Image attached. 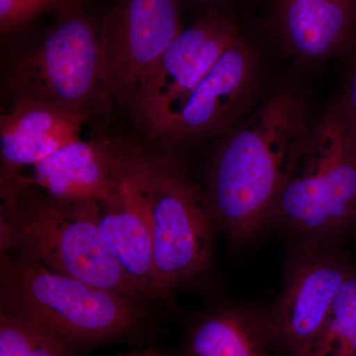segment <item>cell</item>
<instances>
[{
  "label": "cell",
  "mask_w": 356,
  "mask_h": 356,
  "mask_svg": "<svg viewBox=\"0 0 356 356\" xmlns=\"http://www.w3.org/2000/svg\"><path fill=\"white\" fill-rule=\"evenodd\" d=\"M312 131L298 96L280 91L213 147L199 182L234 247L252 242L274 221Z\"/></svg>",
  "instance_id": "6da1fadb"
},
{
  "label": "cell",
  "mask_w": 356,
  "mask_h": 356,
  "mask_svg": "<svg viewBox=\"0 0 356 356\" xmlns=\"http://www.w3.org/2000/svg\"><path fill=\"white\" fill-rule=\"evenodd\" d=\"M0 309L39 325L79 355L110 344L143 346L156 330L154 306L6 250H0Z\"/></svg>",
  "instance_id": "7a4b0ae2"
},
{
  "label": "cell",
  "mask_w": 356,
  "mask_h": 356,
  "mask_svg": "<svg viewBox=\"0 0 356 356\" xmlns=\"http://www.w3.org/2000/svg\"><path fill=\"white\" fill-rule=\"evenodd\" d=\"M0 250L49 270L156 306L136 285L103 240L95 200H64L19 175L0 182Z\"/></svg>",
  "instance_id": "3957f363"
},
{
  "label": "cell",
  "mask_w": 356,
  "mask_h": 356,
  "mask_svg": "<svg viewBox=\"0 0 356 356\" xmlns=\"http://www.w3.org/2000/svg\"><path fill=\"white\" fill-rule=\"evenodd\" d=\"M144 165L154 266L163 305L170 306L178 290L209 273L219 229L180 154L144 151Z\"/></svg>",
  "instance_id": "277c9868"
},
{
  "label": "cell",
  "mask_w": 356,
  "mask_h": 356,
  "mask_svg": "<svg viewBox=\"0 0 356 356\" xmlns=\"http://www.w3.org/2000/svg\"><path fill=\"white\" fill-rule=\"evenodd\" d=\"M274 221L299 240L337 243L356 229V131L339 105L313 128Z\"/></svg>",
  "instance_id": "5b68a950"
},
{
  "label": "cell",
  "mask_w": 356,
  "mask_h": 356,
  "mask_svg": "<svg viewBox=\"0 0 356 356\" xmlns=\"http://www.w3.org/2000/svg\"><path fill=\"white\" fill-rule=\"evenodd\" d=\"M1 89L8 102L34 100L88 115L108 104L99 34L79 9L65 11L38 39L3 56Z\"/></svg>",
  "instance_id": "8992f818"
},
{
  "label": "cell",
  "mask_w": 356,
  "mask_h": 356,
  "mask_svg": "<svg viewBox=\"0 0 356 356\" xmlns=\"http://www.w3.org/2000/svg\"><path fill=\"white\" fill-rule=\"evenodd\" d=\"M240 36L233 18L218 9L177 35L144 76L129 107L147 138L159 142L192 91Z\"/></svg>",
  "instance_id": "52a82bcc"
},
{
  "label": "cell",
  "mask_w": 356,
  "mask_h": 356,
  "mask_svg": "<svg viewBox=\"0 0 356 356\" xmlns=\"http://www.w3.org/2000/svg\"><path fill=\"white\" fill-rule=\"evenodd\" d=\"M355 271L337 242L299 240L288 255L280 294L264 315L275 348L308 356L337 292Z\"/></svg>",
  "instance_id": "ba28073f"
},
{
  "label": "cell",
  "mask_w": 356,
  "mask_h": 356,
  "mask_svg": "<svg viewBox=\"0 0 356 356\" xmlns=\"http://www.w3.org/2000/svg\"><path fill=\"white\" fill-rule=\"evenodd\" d=\"M184 29L179 0H120L99 33L108 104L130 107L144 76Z\"/></svg>",
  "instance_id": "9c48e42d"
},
{
  "label": "cell",
  "mask_w": 356,
  "mask_h": 356,
  "mask_svg": "<svg viewBox=\"0 0 356 356\" xmlns=\"http://www.w3.org/2000/svg\"><path fill=\"white\" fill-rule=\"evenodd\" d=\"M257 79V56L240 36L192 91L156 152L179 154V147L228 132L250 104Z\"/></svg>",
  "instance_id": "30bf717a"
},
{
  "label": "cell",
  "mask_w": 356,
  "mask_h": 356,
  "mask_svg": "<svg viewBox=\"0 0 356 356\" xmlns=\"http://www.w3.org/2000/svg\"><path fill=\"white\" fill-rule=\"evenodd\" d=\"M97 203L98 225L107 247L147 298L163 305L154 266L143 149L113 192Z\"/></svg>",
  "instance_id": "8fae6325"
},
{
  "label": "cell",
  "mask_w": 356,
  "mask_h": 356,
  "mask_svg": "<svg viewBox=\"0 0 356 356\" xmlns=\"http://www.w3.org/2000/svg\"><path fill=\"white\" fill-rule=\"evenodd\" d=\"M142 149L110 139L70 143L33 166L23 184L38 186L64 200L100 201L108 197Z\"/></svg>",
  "instance_id": "7c38bea8"
},
{
  "label": "cell",
  "mask_w": 356,
  "mask_h": 356,
  "mask_svg": "<svg viewBox=\"0 0 356 356\" xmlns=\"http://www.w3.org/2000/svg\"><path fill=\"white\" fill-rule=\"evenodd\" d=\"M88 115L34 100L9 103L0 115V177L20 175L81 139Z\"/></svg>",
  "instance_id": "4fadbf2b"
},
{
  "label": "cell",
  "mask_w": 356,
  "mask_h": 356,
  "mask_svg": "<svg viewBox=\"0 0 356 356\" xmlns=\"http://www.w3.org/2000/svg\"><path fill=\"white\" fill-rule=\"evenodd\" d=\"M356 11L348 0H277L276 26L290 53L304 60L330 57L348 43Z\"/></svg>",
  "instance_id": "5bb4252c"
},
{
  "label": "cell",
  "mask_w": 356,
  "mask_h": 356,
  "mask_svg": "<svg viewBox=\"0 0 356 356\" xmlns=\"http://www.w3.org/2000/svg\"><path fill=\"white\" fill-rule=\"evenodd\" d=\"M274 348L266 316L219 305L189 321L181 346L170 356H270Z\"/></svg>",
  "instance_id": "9a60e30c"
},
{
  "label": "cell",
  "mask_w": 356,
  "mask_h": 356,
  "mask_svg": "<svg viewBox=\"0 0 356 356\" xmlns=\"http://www.w3.org/2000/svg\"><path fill=\"white\" fill-rule=\"evenodd\" d=\"M308 356H356V271L337 292Z\"/></svg>",
  "instance_id": "2e32d148"
},
{
  "label": "cell",
  "mask_w": 356,
  "mask_h": 356,
  "mask_svg": "<svg viewBox=\"0 0 356 356\" xmlns=\"http://www.w3.org/2000/svg\"><path fill=\"white\" fill-rule=\"evenodd\" d=\"M0 356H79L39 325L0 309Z\"/></svg>",
  "instance_id": "e0dca14e"
},
{
  "label": "cell",
  "mask_w": 356,
  "mask_h": 356,
  "mask_svg": "<svg viewBox=\"0 0 356 356\" xmlns=\"http://www.w3.org/2000/svg\"><path fill=\"white\" fill-rule=\"evenodd\" d=\"M79 0H0V30L2 35L18 31L30 21L48 11L60 13L79 9Z\"/></svg>",
  "instance_id": "ac0fdd59"
},
{
  "label": "cell",
  "mask_w": 356,
  "mask_h": 356,
  "mask_svg": "<svg viewBox=\"0 0 356 356\" xmlns=\"http://www.w3.org/2000/svg\"><path fill=\"white\" fill-rule=\"evenodd\" d=\"M339 109L348 124L356 131V54L348 74Z\"/></svg>",
  "instance_id": "d6986e66"
},
{
  "label": "cell",
  "mask_w": 356,
  "mask_h": 356,
  "mask_svg": "<svg viewBox=\"0 0 356 356\" xmlns=\"http://www.w3.org/2000/svg\"><path fill=\"white\" fill-rule=\"evenodd\" d=\"M119 356H170V353L152 343L146 346H140L139 348Z\"/></svg>",
  "instance_id": "ffe728a7"
},
{
  "label": "cell",
  "mask_w": 356,
  "mask_h": 356,
  "mask_svg": "<svg viewBox=\"0 0 356 356\" xmlns=\"http://www.w3.org/2000/svg\"><path fill=\"white\" fill-rule=\"evenodd\" d=\"M348 2L353 6V8L355 9L356 11V0H348Z\"/></svg>",
  "instance_id": "44dd1931"
},
{
  "label": "cell",
  "mask_w": 356,
  "mask_h": 356,
  "mask_svg": "<svg viewBox=\"0 0 356 356\" xmlns=\"http://www.w3.org/2000/svg\"><path fill=\"white\" fill-rule=\"evenodd\" d=\"M199 1H213V0H199Z\"/></svg>",
  "instance_id": "7402d4cb"
},
{
  "label": "cell",
  "mask_w": 356,
  "mask_h": 356,
  "mask_svg": "<svg viewBox=\"0 0 356 356\" xmlns=\"http://www.w3.org/2000/svg\"></svg>",
  "instance_id": "603a6c76"
}]
</instances>
